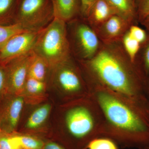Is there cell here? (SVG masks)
<instances>
[{"mask_svg": "<svg viewBox=\"0 0 149 149\" xmlns=\"http://www.w3.org/2000/svg\"><path fill=\"white\" fill-rule=\"evenodd\" d=\"M77 61L83 74L149 114L148 85L121 41L102 43L92 58Z\"/></svg>", "mask_w": 149, "mask_h": 149, "instance_id": "1", "label": "cell"}, {"mask_svg": "<svg viewBox=\"0 0 149 149\" xmlns=\"http://www.w3.org/2000/svg\"><path fill=\"white\" fill-rule=\"evenodd\" d=\"M89 93L103 116L102 137L124 148L149 147V114L97 81L85 76Z\"/></svg>", "mask_w": 149, "mask_h": 149, "instance_id": "2", "label": "cell"}, {"mask_svg": "<svg viewBox=\"0 0 149 149\" xmlns=\"http://www.w3.org/2000/svg\"><path fill=\"white\" fill-rule=\"evenodd\" d=\"M64 109L63 129L57 143L66 149H88L91 141L102 137L103 116L90 94L68 101Z\"/></svg>", "mask_w": 149, "mask_h": 149, "instance_id": "3", "label": "cell"}, {"mask_svg": "<svg viewBox=\"0 0 149 149\" xmlns=\"http://www.w3.org/2000/svg\"><path fill=\"white\" fill-rule=\"evenodd\" d=\"M33 51L45 59L51 68L71 56L66 22L55 17L39 32Z\"/></svg>", "mask_w": 149, "mask_h": 149, "instance_id": "4", "label": "cell"}, {"mask_svg": "<svg viewBox=\"0 0 149 149\" xmlns=\"http://www.w3.org/2000/svg\"><path fill=\"white\" fill-rule=\"evenodd\" d=\"M50 75L53 83L63 93L68 101L90 94L82 70L71 56L51 68Z\"/></svg>", "mask_w": 149, "mask_h": 149, "instance_id": "5", "label": "cell"}, {"mask_svg": "<svg viewBox=\"0 0 149 149\" xmlns=\"http://www.w3.org/2000/svg\"><path fill=\"white\" fill-rule=\"evenodd\" d=\"M54 18L52 0H19L14 23L24 30L39 32Z\"/></svg>", "mask_w": 149, "mask_h": 149, "instance_id": "6", "label": "cell"}, {"mask_svg": "<svg viewBox=\"0 0 149 149\" xmlns=\"http://www.w3.org/2000/svg\"><path fill=\"white\" fill-rule=\"evenodd\" d=\"M70 23V37H68L71 52L77 57V60H87L97 52L101 44L100 40L94 29L85 22L76 18Z\"/></svg>", "mask_w": 149, "mask_h": 149, "instance_id": "7", "label": "cell"}, {"mask_svg": "<svg viewBox=\"0 0 149 149\" xmlns=\"http://www.w3.org/2000/svg\"><path fill=\"white\" fill-rule=\"evenodd\" d=\"M33 51L13 60L5 65L7 95H21L28 77V69Z\"/></svg>", "mask_w": 149, "mask_h": 149, "instance_id": "8", "label": "cell"}, {"mask_svg": "<svg viewBox=\"0 0 149 149\" xmlns=\"http://www.w3.org/2000/svg\"><path fill=\"white\" fill-rule=\"evenodd\" d=\"M39 32L24 30L12 37L0 50V63L5 65L33 51Z\"/></svg>", "mask_w": 149, "mask_h": 149, "instance_id": "9", "label": "cell"}, {"mask_svg": "<svg viewBox=\"0 0 149 149\" xmlns=\"http://www.w3.org/2000/svg\"><path fill=\"white\" fill-rule=\"evenodd\" d=\"M0 108V130L14 133L23 108L24 99L22 95H9Z\"/></svg>", "mask_w": 149, "mask_h": 149, "instance_id": "10", "label": "cell"}, {"mask_svg": "<svg viewBox=\"0 0 149 149\" xmlns=\"http://www.w3.org/2000/svg\"><path fill=\"white\" fill-rule=\"evenodd\" d=\"M130 26L127 20L115 15L94 29L102 43H112L121 41Z\"/></svg>", "mask_w": 149, "mask_h": 149, "instance_id": "11", "label": "cell"}, {"mask_svg": "<svg viewBox=\"0 0 149 149\" xmlns=\"http://www.w3.org/2000/svg\"><path fill=\"white\" fill-rule=\"evenodd\" d=\"M115 15L114 10L107 0H96L86 19L88 24L95 29Z\"/></svg>", "mask_w": 149, "mask_h": 149, "instance_id": "12", "label": "cell"}, {"mask_svg": "<svg viewBox=\"0 0 149 149\" xmlns=\"http://www.w3.org/2000/svg\"><path fill=\"white\" fill-rule=\"evenodd\" d=\"M55 17L66 22L76 18L80 13V0H52Z\"/></svg>", "mask_w": 149, "mask_h": 149, "instance_id": "13", "label": "cell"}, {"mask_svg": "<svg viewBox=\"0 0 149 149\" xmlns=\"http://www.w3.org/2000/svg\"><path fill=\"white\" fill-rule=\"evenodd\" d=\"M51 68L48 63L41 57L32 52L28 69V77L46 82Z\"/></svg>", "mask_w": 149, "mask_h": 149, "instance_id": "14", "label": "cell"}, {"mask_svg": "<svg viewBox=\"0 0 149 149\" xmlns=\"http://www.w3.org/2000/svg\"><path fill=\"white\" fill-rule=\"evenodd\" d=\"M117 15L130 24L137 13L135 0H107Z\"/></svg>", "mask_w": 149, "mask_h": 149, "instance_id": "15", "label": "cell"}, {"mask_svg": "<svg viewBox=\"0 0 149 149\" xmlns=\"http://www.w3.org/2000/svg\"><path fill=\"white\" fill-rule=\"evenodd\" d=\"M51 108L50 104H45L36 109L27 119L25 127L26 130L32 131L40 128L47 119Z\"/></svg>", "mask_w": 149, "mask_h": 149, "instance_id": "16", "label": "cell"}, {"mask_svg": "<svg viewBox=\"0 0 149 149\" xmlns=\"http://www.w3.org/2000/svg\"><path fill=\"white\" fill-rule=\"evenodd\" d=\"M19 0H0V25L14 24L15 16Z\"/></svg>", "mask_w": 149, "mask_h": 149, "instance_id": "17", "label": "cell"}, {"mask_svg": "<svg viewBox=\"0 0 149 149\" xmlns=\"http://www.w3.org/2000/svg\"><path fill=\"white\" fill-rule=\"evenodd\" d=\"M121 42L130 61L135 63L136 56L140 49L141 44L131 36L128 30L123 37Z\"/></svg>", "mask_w": 149, "mask_h": 149, "instance_id": "18", "label": "cell"}, {"mask_svg": "<svg viewBox=\"0 0 149 149\" xmlns=\"http://www.w3.org/2000/svg\"><path fill=\"white\" fill-rule=\"evenodd\" d=\"M18 138L22 149H43L45 141L37 136L19 134Z\"/></svg>", "mask_w": 149, "mask_h": 149, "instance_id": "19", "label": "cell"}, {"mask_svg": "<svg viewBox=\"0 0 149 149\" xmlns=\"http://www.w3.org/2000/svg\"><path fill=\"white\" fill-rule=\"evenodd\" d=\"M0 149H22L18 134L9 133L0 130Z\"/></svg>", "mask_w": 149, "mask_h": 149, "instance_id": "20", "label": "cell"}, {"mask_svg": "<svg viewBox=\"0 0 149 149\" xmlns=\"http://www.w3.org/2000/svg\"><path fill=\"white\" fill-rule=\"evenodd\" d=\"M24 30L17 24L0 25V50L12 37Z\"/></svg>", "mask_w": 149, "mask_h": 149, "instance_id": "21", "label": "cell"}, {"mask_svg": "<svg viewBox=\"0 0 149 149\" xmlns=\"http://www.w3.org/2000/svg\"><path fill=\"white\" fill-rule=\"evenodd\" d=\"M46 88V82L27 77L23 93L31 96L39 95L44 93Z\"/></svg>", "mask_w": 149, "mask_h": 149, "instance_id": "22", "label": "cell"}, {"mask_svg": "<svg viewBox=\"0 0 149 149\" xmlns=\"http://www.w3.org/2000/svg\"><path fill=\"white\" fill-rule=\"evenodd\" d=\"M88 149H118L116 143L106 137L96 138L90 142Z\"/></svg>", "mask_w": 149, "mask_h": 149, "instance_id": "23", "label": "cell"}, {"mask_svg": "<svg viewBox=\"0 0 149 149\" xmlns=\"http://www.w3.org/2000/svg\"><path fill=\"white\" fill-rule=\"evenodd\" d=\"M130 35L140 44L145 42L147 39L146 31L138 26L135 25L130 26L128 29Z\"/></svg>", "mask_w": 149, "mask_h": 149, "instance_id": "24", "label": "cell"}, {"mask_svg": "<svg viewBox=\"0 0 149 149\" xmlns=\"http://www.w3.org/2000/svg\"><path fill=\"white\" fill-rule=\"evenodd\" d=\"M137 13L141 21L149 15V0H137Z\"/></svg>", "mask_w": 149, "mask_h": 149, "instance_id": "25", "label": "cell"}, {"mask_svg": "<svg viewBox=\"0 0 149 149\" xmlns=\"http://www.w3.org/2000/svg\"><path fill=\"white\" fill-rule=\"evenodd\" d=\"M7 95L6 75L5 66L0 63V98Z\"/></svg>", "mask_w": 149, "mask_h": 149, "instance_id": "26", "label": "cell"}, {"mask_svg": "<svg viewBox=\"0 0 149 149\" xmlns=\"http://www.w3.org/2000/svg\"><path fill=\"white\" fill-rule=\"evenodd\" d=\"M80 13L84 18H87L91 8L96 0H80Z\"/></svg>", "mask_w": 149, "mask_h": 149, "instance_id": "27", "label": "cell"}, {"mask_svg": "<svg viewBox=\"0 0 149 149\" xmlns=\"http://www.w3.org/2000/svg\"><path fill=\"white\" fill-rule=\"evenodd\" d=\"M43 149H66L60 144L54 141H45Z\"/></svg>", "mask_w": 149, "mask_h": 149, "instance_id": "28", "label": "cell"}, {"mask_svg": "<svg viewBox=\"0 0 149 149\" xmlns=\"http://www.w3.org/2000/svg\"><path fill=\"white\" fill-rule=\"evenodd\" d=\"M144 67L146 72H149V43L145 49L144 54Z\"/></svg>", "mask_w": 149, "mask_h": 149, "instance_id": "29", "label": "cell"}, {"mask_svg": "<svg viewBox=\"0 0 149 149\" xmlns=\"http://www.w3.org/2000/svg\"><path fill=\"white\" fill-rule=\"evenodd\" d=\"M143 24L149 31V15L147 16L143 21Z\"/></svg>", "mask_w": 149, "mask_h": 149, "instance_id": "30", "label": "cell"}, {"mask_svg": "<svg viewBox=\"0 0 149 149\" xmlns=\"http://www.w3.org/2000/svg\"><path fill=\"white\" fill-rule=\"evenodd\" d=\"M148 88H149V83L148 84Z\"/></svg>", "mask_w": 149, "mask_h": 149, "instance_id": "31", "label": "cell"}, {"mask_svg": "<svg viewBox=\"0 0 149 149\" xmlns=\"http://www.w3.org/2000/svg\"><path fill=\"white\" fill-rule=\"evenodd\" d=\"M149 149V148H148V149Z\"/></svg>", "mask_w": 149, "mask_h": 149, "instance_id": "32", "label": "cell"}, {"mask_svg": "<svg viewBox=\"0 0 149 149\" xmlns=\"http://www.w3.org/2000/svg\"><path fill=\"white\" fill-rule=\"evenodd\" d=\"M135 1H137V0H135Z\"/></svg>", "mask_w": 149, "mask_h": 149, "instance_id": "33", "label": "cell"}]
</instances>
